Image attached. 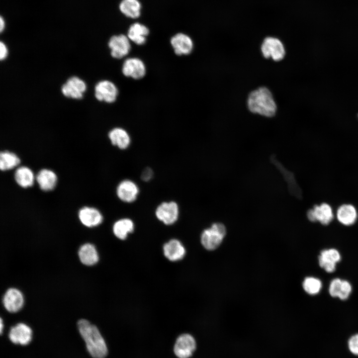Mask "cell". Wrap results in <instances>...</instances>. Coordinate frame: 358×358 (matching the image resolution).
Wrapping results in <instances>:
<instances>
[{"label": "cell", "mask_w": 358, "mask_h": 358, "mask_svg": "<svg viewBox=\"0 0 358 358\" xmlns=\"http://www.w3.org/2000/svg\"><path fill=\"white\" fill-rule=\"evenodd\" d=\"M77 326L90 355L94 358H104L107 355V348L96 326L84 319L79 320Z\"/></svg>", "instance_id": "1"}, {"label": "cell", "mask_w": 358, "mask_h": 358, "mask_svg": "<svg viewBox=\"0 0 358 358\" xmlns=\"http://www.w3.org/2000/svg\"><path fill=\"white\" fill-rule=\"evenodd\" d=\"M247 105L251 112L268 117L274 115L277 108L272 93L265 87L258 88L250 93Z\"/></svg>", "instance_id": "2"}, {"label": "cell", "mask_w": 358, "mask_h": 358, "mask_svg": "<svg viewBox=\"0 0 358 358\" xmlns=\"http://www.w3.org/2000/svg\"><path fill=\"white\" fill-rule=\"evenodd\" d=\"M333 207L327 202L316 203L309 208L306 215L308 220L312 223L318 222L322 225H329L335 218Z\"/></svg>", "instance_id": "3"}, {"label": "cell", "mask_w": 358, "mask_h": 358, "mask_svg": "<svg viewBox=\"0 0 358 358\" xmlns=\"http://www.w3.org/2000/svg\"><path fill=\"white\" fill-rule=\"evenodd\" d=\"M226 234V229L221 223H214L208 228L204 230L200 237L203 247L208 250L216 249L222 242Z\"/></svg>", "instance_id": "4"}, {"label": "cell", "mask_w": 358, "mask_h": 358, "mask_svg": "<svg viewBox=\"0 0 358 358\" xmlns=\"http://www.w3.org/2000/svg\"><path fill=\"white\" fill-rule=\"evenodd\" d=\"M179 214V207L174 201L163 202L156 209L157 218L166 225H171L178 220Z\"/></svg>", "instance_id": "5"}, {"label": "cell", "mask_w": 358, "mask_h": 358, "mask_svg": "<svg viewBox=\"0 0 358 358\" xmlns=\"http://www.w3.org/2000/svg\"><path fill=\"white\" fill-rule=\"evenodd\" d=\"M261 49L265 58H271L275 61L282 60L285 55V48L282 42L274 37L265 38L261 45Z\"/></svg>", "instance_id": "6"}, {"label": "cell", "mask_w": 358, "mask_h": 358, "mask_svg": "<svg viewBox=\"0 0 358 358\" xmlns=\"http://www.w3.org/2000/svg\"><path fill=\"white\" fill-rule=\"evenodd\" d=\"M335 217L339 223L345 226L354 225L358 219V210L349 202L340 204L335 210Z\"/></svg>", "instance_id": "7"}, {"label": "cell", "mask_w": 358, "mask_h": 358, "mask_svg": "<svg viewBox=\"0 0 358 358\" xmlns=\"http://www.w3.org/2000/svg\"><path fill=\"white\" fill-rule=\"evenodd\" d=\"M196 348L194 338L188 334H183L177 339L174 348L175 354L179 358H189Z\"/></svg>", "instance_id": "8"}, {"label": "cell", "mask_w": 358, "mask_h": 358, "mask_svg": "<svg viewBox=\"0 0 358 358\" xmlns=\"http://www.w3.org/2000/svg\"><path fill=\"white\" fill-rule=\"evenodd\" d=\"M87 89L85 82L77 77L69 78L63 85L61 91L66 97L80 99L83 98L84 93Z\"/></svg>", "instance_id": "9"}, {"label": "cell", "mask_w": 358, "mask_h": 358, "mask_svg": "<svg viewBox=\"0 0 358 358\" xmlns=\"http://www.w3.org/2000/svg\"><path fill=\"white\" fill-rule=\"evenodd\" d=\"M127 36L120 34L112 36L108 42L111 55L116 59H121L130 52L131 45Z\"/></svg>", "instance_id": "10"}, {"label": "cell", "mask_w": 358, "mask_h": 358, "mask_svg": "<svg viewBox=\"0 0 358 358\" xmlns=\"http://www.w3.org/2000/svg\"><path fill=\"white\" fill-rule=\"evenodd\" d=\"M94 92L95 96L98 100L112 103L116 100L118 91L117 87L113 83L103 80L96 85Z\"/></svg>", "instance_id": "11"}, {"label": "cell", "mask_w": 358, "mask_h": 358, "mask_svg": "<svg viewBox=\"0 0 358 358\" xmlns=\"http://www.w3.org/2000/svg\"><path fill=\"white\" fill-rule=\"evenodd\" d=\"M116 190L118 198L125 203L133 202L139 193V188L137 184L130 179H124L120 181Z\"/></svg>", "instance_id": "12"}, {"label": "cell", "mask_w": 358, "mask_h": 358, "mask_svg": "<svg viewBox=\"0 0 358 358\" xmlns=\"http://www.w3.org/2000/svg\"><path fill=\"white\" fill-rule=\"evenodd\" d=\"M4 308L10 313L19 311L24 304V297L21 292L16 288H10L5 292L2 298Z\"/></svg>", "instance_id": "13"}, {"label": "cell", "mask_w": 358, "mask_h": 358, "mask_svg": "<svg viewBox=\"0 0 358 358\" xmlns=\"http://www.w3.org/2000/svg\"><path fill=\"white\" fill-rule=\"evenodd\" d=\"M341 260V256L340 252L334 248L322 250L318 257L320 267L329 273L333 272L335 270L336 265Z\"/></svg>", "instance_id": "14"}, {"label": "cell", "mask_w": 358, "mask_h": 358, "mask_svg": "<svg viewBox=\"0 0 358 358\" xmlns=\"http://www.w3.org/2000/svg\"><path fill=\"white\" fill-rule=\"evenodd\" d=\"M122 72L127 77L136 80L140 79L146 74V67L143 62L137 58H130L123 63Z\"/></svg>", "instance_id": "15"}, {"label": "cell", "mask_w": 358, "mask_h": 358, "mask_svg": "<svg viewBox=\"0 0 358 358\" xmlns=\"http://www.w3.org/2000/svg\"><path fill=\"white\" fill-rule=\"evenodd\" d=\"M8 337L15 344L27 345L32 340V331L26 324L19 323L10 328Z\"/></svg>", "instance_id": "16"}, {"label": "cell", "mask_w": 358, "mask_h": 358, "mask_svg": "<svg viewBox=\"0 0 358 358\" xmlns=\"http://www.w3.org/2000/svg\"><path fill=\"white\" fill-rule=\"evenodd\" d=\"M328 291L332 297H338L341 300H345L351 295L352 286L347 280L335 278L331 281Z\"/></svg>", "instance_id": "17"}, {"label": "cell", "mask_w": 358, "mask_h": 358, "mask_svg": "<svg viewBox=\"0 0 358 358\" xmlns=\"http://www.w3.org/2000/svg\"><path fill=\"white\" fill-rule=\"evenodd\" d=\"M165 257L171 262H177L182 260L185 255L186 250L181 242L176 239H173L166 242L163 246Z\"/></svg>", "instance_id": "18"}, {"label": "cell", "mask_w": 358, "mask_h": 358, "mask_svg": "<svg viewBox=\"0 0 358 358\" xmlns=\"http://www.w3.org/2000/svg\"><path fill=\"white\" fill-rule=\"evenodd\" d=\"M171 44L176 54L179 56L189 54L193 47L191 38L182 33H178L171 39Z\"/></svg>", "instance_id": "19"}, {"label": "cell", "mask_w": 358, "mask_h": 358, "mask_svg": "<svg viewBox=\"0 0 358 358\" xmlns=\"http://www.w3.org/2000/svg\"><path fill=\"white\" fill-rule=\"evenodd\" d=\"M270 161L279 170L288 184L289 191L291 194L299 199L302 198V190L297 183L294 174L286 169L282 164L275 158V156L270 157Z\"/></svg>", "instance_id": "20"}, {"label": "cell", "mask_w": 358, "mask_h": 358, "mask_svg": "<svg viewBox=\"0 0 358 358\" xmlns=\"http://www.w3.org/2000/svg\"><path fill=\"white\" fill-rule=\"evenodd\" d=\"M78 216L81 222L88 227L97 226L103 221L101 213L93 207L85 206L82 208L79 211Z\"/></svg>", "instance_id": "21"}, {"label": "cell", "mask_w": 358, "mask_h": 358, "mask_svg": "<svg viewBox=\"0 0 358 358\" xmlns=\"http://www.w3.org/2000/svg\"><path fill=\"white\" fill-rule=\"evenodd\" d=\"M78 254L81 262L85 266H93L99 260L97 250L95 247L90 243L82 245L79 249Z\"/></svg>", "instance_id": "22"}, {"label": "cell", "mask_w": 358, "mask_h": 358, "mask_svg": "<svg viewBox=\"0 0 358 358\" xmlns=\"http://www.w3.org/2000/svg\"><path fill=\"white\" fill-rule=\"evenodd\" d=\"M108 137L112 144L119 149H127L131 143V138L128 132L124 129L116 127L110 130Z\"/></svg>", "instance_id": "23"}, {"label": "cell", "mask_w": 358, "mask_h": 358, "mask_svg": "<svg viewBox=\"0 0 358 358\" xmlns=\"http://www.w3.org/2000/svg\"><path fill=\"white\" fill-rule=\"evenodd\" d=\"M149 33V30L147 27L141 23L136 22L129 27L127 37L134 43L141 45L145 43Z\"/></svg>", "instance_id": "24"}, {"label": "cell", "mask_w": 358, "mask_h": 358, "mask_svg": "<svg viewBox=\"0 0 358 358\" xmlns=\"http://www.w3.org/2000/svg\"><path fill=\"white\" fill-rule=\"evenodd\" d=\"M134 230V223L130 218L120 219L113 224L112 231L116 238L120 240H125L128 235Z\"/></svg>", "instance_id": "25"}, {"label": "cell", "mask_w": 358, "mask_h": 358, "mask_svg": "<svg viewBox=\"0 0 358 358\" xmlns=\"http://www.w3.org/2000/svg\"><path fill=\"white\" fill-rule=\"evenodd\" d=\"M36 179L42 190L49 191L55 187L57 178L55 173L51 170L42 169L37 174Z\"/></svg>", "instance_id": "26"}, {"label": "cell", "mask_w": 358, "mask_h": 358, "mask_svg": "<svg viewBox=\"0 0 358 358\" xmlns=\"http://www.w3.org/2000/svg\"><path fill=\"white\" fill-rule=\"evenodd\" d=\"M119 9L126 16L135 19L140 15L141 4L138 0H122Z\"/></svg>", "instance_id": "27"}, {"label": "cell", "mask_w": 358, "mask_h": 358, "mask_svg": "<svg viewBox=\"0 0 358 358\" xmlns=\"http://www.w3.org/2000/svg\"><path fill=\"white\" fill-rule=\"evenodd\" d=\"M14 179L19 186L26 188L33 185L34 176L29 168L20 167L18 168L14 173Z\"/></svg>", "instance_id": "28"}, {"label": "cell", "mask_w": 358, "mask_h": 358, "mask_svg": "<svg viewBox=\"0 0 358 358\" xmlns=\"http://www.w3.org/2000/svg\"><path fill=\"white\" fill-rule=\"evenodd\" d=\"M20 163L19 158L13 153L2 151L0 154V169L1 171L10 170Z\"/></svg>", "instance_id": "29"}, {"label": "cell", "mask_w": 358, "mask_h": 358, "mask_svg": "<svg viewBox=\"0 0 358 358\" xmlns=\"http://www.w3.org/2000/svg\"><path fill=\"white\" fill-rule=\"evenodd\" d=\"M304 291L310 295H314L318 294L322 288V282L317 277L307 276L305 278L302 283Z\"/></svg>", "instance_id": "30"}, {"label": "cell", "mask_w": 358, "mask_h": 358, "mask_svg": "<svg viewBox=\"0 0 358 358\" xmlns=\"http://www.w3.org/2000/svg\"><path fill=\"white\" fill-rule=\"evenodd\" d=\"M348 348L353 355L358 357V333L351 335L347 342Z\"/></svg>", "instance_id": "31"}, {"label": "cell", "mask_w": 358, "mask_h": 358, "mask_svg": "<svg viewBox=\"0 0 358 358\" xmlns=\"http://www.w3.org/2000/svg\"><path fill=\"white\" fill-rule=\"evenodd\" d=\"M153 176V172L152 170L147 167L145 168L142 172L141 178V179L145 181H148L152 179Z\"/></svg>", "instance_id": "32"}, {"label": "cell", "mask_w": 358, "mask_h": 358, "mask_svg": "<svg viewBox=\"0 0 358 358\" xmlns=\"http://www.w3.org/2000/svg\"><path fill=\"white\" fill-rule=\"evenodd\" d=\"M7 49L2 42L0 43V59L1 60H3L6 58L7 56L8 52Z\"/></svg>", "instance_id": "33"}, {"label": "cell", "mask_w": 358, "mask_h": 358, "mask_svg": "<svg viewBox=\"0 0 358 358\" xmlns=\"http://www.w3.org/2000/svg\"><path fill=\"white\" fill-rule=\"evenodd\" d=\"M4 25H5L4 21L3 18H2V17H0V32H2L3 31V30L4 29Z\"/></svg>", "instance_id": "34"}, {"label": "cell", "mask_w": 358, "mask_h": 358, "mask_svg": "<svg viewBox=\"0 0 358 358\" xmlns=\"http://www.w3.org/2000/svg\"><path fill=\"white\" fill-rule=\"evenodd\" d=\"M3 328V321H2V318H0V334H2V332Z\"/></svg>", "instance_id": "35"}, {"label": "cell", "mask_w": 358, "mask_h": 358, "mask_svg": "<svg viewBox=\"0 0 358 358\" xmlns=\"http://www.w3.org/2000/svg\"><path fill=\"white\" fill-rule=\"evenodd\" d=\"M323 173V172H322V173H320V174H321V173ZM316 175H317V174H316Z\"/></svg>", "instance_id": "36"}]
</instances>
